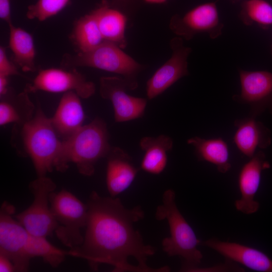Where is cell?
Wrapping results in <instances>:
<instances>
[{
  "label": "cell",
  "mask_w": 272,
  "mask_h": 272,
  "mask_svg": "<svg viewBox=\"0 0 272 272\" xmlns=\"http://www.w3.org/2000/svg\"><path fill=\"white\" fill-rule=\"evenodd\" d=\"M8 77L0 76V96H4L8 93Z\"/></svg>",
  "instance_id": "cell-32"
},
{
  "label": "cell",
  "mask_w": 272,
  "mask_h": 272,
  "mask_svg": "<svg viewBox=\"0 0 272 272\" xmlns=\"http://www.w3.org/2000/svg\"><path fill=\"white\" fill-rule=\"evenodd\" d=\"M73 37L81 52L91 50L104 41L92 12L77 22Z\"/></svg>",
  "instance_id": "cell-25"
},
{
  "label": "cell",
  "mask_w": 272,
  "mask_h": 272,
  "mask_svg": "<svg viewBox=\"0 0 272 272\" xmlns=\"http://www.w3.org/2000/svg\"><path fill=\"white\" fill-rule=\"evenodd\" d=\"M49 199L52 214L57 223L54 231L57 238L71 250L80 247L84 238L81 230L86 227L87 222V204L65 189L52 192Z\"/></svg>",
  "instance_id": "cell-6"
},
{
  "label": "cell",
  "mask_w": 272,
  "mask_h": 272,
  "mask_svg": "<svg viewBox=\"0 0 272 272\" xmlns=\"http://www.w3.org/2000/svg\"><path fill=\"white\" fill-rule=\"evenodd\" d=\"M139 145L144 152L141 169L152 174L162 173L167 164V154L173 148L172 139L164 134L157 137H145L141 139Z\"/></svg>",
  "instance_id": "cell-20"
},
{
  "label": "cell",
  "mask_w": 272,
  "mask_h": 272,
  "mask_svg": "<svg viewBox=\"0 0 272 272\" xmlns=\"http://www.w3.org/2000/svg\"><path fill=\"white\" fill-rule=\"evenodd\" d=\"M106 158L107 188L111 196L115 197L130 186L139 169L129 155L120 148L111 147Z\"/></svg>",
  "instance_id": "cell-16"
},
{
  "label": "cell",
  "mask_w": 272,
  "mask_h": 272,
  "mask_svg": "<svg viewBox=\"0 0 272 272\" xmlns=\"http://www.w3.org/2000/svg\"><path fill=\"white\" fill-rule=\"evenodd\" d=\"M172 50L170 58L159 67L147 81V96L153 99L165 91L182 78L188 76L187 58L192 51L183 43V39L177 36L170 42Z\"/></svg>",
  "instance_id": "cell-12"
},
{
  "label": "cell",
  "mask_w": 272,
  "mask_h": 272,
  "mask_svg": "<svg viewBox=\"0 0 272 272\" xmlns=\"http://www.w3.org/2000/svg\"><path fill=\"white\" fill-rule=\"evenodd\" d=\"M16 209L7 201L0 209V253L13 262L16 271H27L30 262L24 247L29 232L15 218Z\"/></svg>",
  "instance_id": "cell-11"
},
{
  "label": "cell",
  "mask_w": 272,
  "mask_h": 272,
  "mask_svg": "<svg viewBox=\"0 0 272 272\" xmlns=\"http://www.w3.org/2000/svg\"><path fill=\"white\" fill-rule=\"evenodd\" d=\"M233 1V2H235V1H239V0H232Z\"/></svg>",
  "instance_id": "cell-36"
},
{
  "label": "cell",
  "mask_w": 272,
  "mask_h": 272,
  "mask_svg": "<svg viewBox=\"0 0 272 272\" xmlns=\"http://www.w3.org/2000/svg\"><path fill=\"white\" fill-rule=\"evenodd\" d=\"M70 0H38L28 6L26 12L28 19L44 21L55 15L67 5Z\"/></svg>",
  "instance_id": "cell-27"
},
{
  "label": "cell",
  "mask_w": 272,
  "mask_h": 272,
  "mask_svg": "<svg viewBox=\"0 0 272 272\" xmlns=\"http://www.w3.org/2000/svg\"><path fill=\"white\" fill-rule=\"evenodd\" d=\"M11 140L19 154L31 159L37 177L45 176L54 169L62 140L39 104L29 121L14 125Z\"/></svg>",
  "instance_id": "cell-2"
},
{
  "label": "cell",
  "mask_w": 272,
  "mask_h": 272,
  "mask_svg": "<svg viewBox=\"0 0 272 272\" xmlns=\"http://www.w3.org/2000/svg\"><path fill=\"white\" fill-rule=\"evenodd\" d=\"M12 0H0V18L8 25L12 24L11 13Z\"/></svg>",
  "instance_id": "cell-30"
},
{
  "label": "cell",
  "mask_w": 272,
  "mask_h": 272,
  "mask_svg": "<svg viewBox=\"0 0 272 272\" xmlns=\"http://www.w3.org/2000/svg\"><path fill=\"white\" fill-rule=\"evenodd\" d=\"M238 72L241 91L233 95V100L248 106L250 117L256 118L264 112L272 114V73L242 69Z\"/></svg>",
  "instance_id": "cell-9"
},
{
  "label": "cell",
  "mask_w": 272,
  "mask_h": 272,
  "mask_svg": "<svg viewBox=\"0 0 272 272\" xmlns=\"http://www.w3.org/2000/svg\"><path fill=\"white\" fill-rule=\"evenodd\" d=\"M130 0H112V4L116 6H122L128 3Z\"/></svg>",
  "instance_id": "cell-33"
},
{
  "label": "cell",
  "mask_w": 272,
  "mask_h": 272,
  "mask_svg": "<svg viewBox=\"0 0 272 272\" xmlns=\"http://www.w3.org/2000/svg\"><path fill=\"white\" fill-rule=\"evenodd\" d=\"M9 27V47L13 52L14 60L24 72L35 71L36 53L32 35L13 23Z\"/></svg>",
  "instance_id": "cell-23"
},
{
  "label": "cell",
  "mask_w": 272,
  "mask_h": 272,
  "mask_svg": "<svg viewBox=\"0 0 272 272\" xmlns=\"http://www.w3.org/2000/svg\"><path fill=\"white\" fill-rule=\"evenodd\" d=\"M187 143L194 147L198 160L215 165L219 172L226 173L231 168L228 146L222 138L206 139L196 136L188 139Z\"/></svg>",
  "instance_id": "cell-21"
},
{
  "label": "cell",
  "mask_w": 272,
  "mask_h": 272,
  "mask_svg": "<svg viewBox=\"0 0 272 272\" xmlns=\"http://www.w3.org/2000/svg\"><path fill=\"white\" fill-rule=\"evenodd\" d=\"M0 271H16L15 266L12 261L6 256L0 253Z\"/></svg>",
  "instance_id": "cell-31"
},
{
  "label": "cell",
  "mask_w": 272,
  "mask_h": 272,
  "mask_svg": "<svg viewBox=\"0 0 272 272\" xmlns=\"http://www.w3.org/2000/svg\"><path fill=\"white\" fill-rule=\"evenodd\" d=\"M24 90L16 95L8 93L1 97L0 125H22L34 116L36 107Z\"/></svg>",
  "instance_id": "cell-22"
},
{
  "label": "cell",
  "mask_w": 272,
  "mask_h": 272,
  "mask_svg": "<svg viewBox=\"0 0 272 272\" xmlns=\"http://www.w3.org/2000/svg\"><path fill=\"white\" fill-rule=\"evenodd\" d=\"M271 55H272V45H271Z\"/></svg>",
  "instance_id": "cell-35"
},
{
  "label": "cell",
  "mask_w": 272,
  "mask_h": 272,
  "mask_svg": "<svg viewBox=\"0 0 272 272\" xmlns=\"http://www.w3.org/2000/svg\"><path fill=\"white\" fill-rule=\"evenodd\" d=\"M80 98L73 91L64 93L50 118L55 131L62 140L72 135L84 125L85 115Z\"/></svg>",
  "instance_id": "cell-17"
},
{
  "label": "cell",
  "mask_w": 272,
  "mask_h": 272,
  "mask_svg": "<svg viewBox=\"0 0 272 272\" xmlns=\"http://www.w3.org/2000/svg\"><path fill=\"white\" fill-rule=\"evenodd\" d=\"M29 189L33 195L32 204L15 216L16 220L31 234L39 237L51 236L57 227L49 205V195L56 185L50 178L37 177L31 181Z\"/></svg>",
  "instance_id": "cell-7"
},
{
  "label": "cell",
  "mask_w": 272,
  "mask_h": 272,
  "mask_svg": "<svg viewBox=\"0 0 272 272\" xmlns=\"http://www.w3.org/2000/svg\"><path fill=\"white\" fill-rule=\"evenodd\" d=\"M20 75L17 67L9 59L5 49L0 47V76L8 77Z\"/></svg>",
  "instance_id": "cell-29"
},
{
  "label": "cell",
  "mask_w": 272,
  "mask_h": 272,
  "mask_svg": "<svg viewBox=\"0 0 272 272\" xmlns=\"http://www.w3.org/2000/svg\"><path fill=\"white\" fill-rule=\"evenodd\" d=\"M128 85L123 78L102 77L99 80L100 96L112 103L116 122L137 119L144 114L147 99L129 95L126 93Z\"/></svg>",
  "instance_id": "cell-13"
},
{
  "label": "cell",
  "mask_w": 272,
  "mask_h": 272,
  "mask_svg": "<svg viewBox=\"0 0 272 272\" xmlns=\"http://www.w3.org/2000/svg\"><path fill=\"white\" fill-rule=\"evenodd\" d=\"M236 130L233 142L244 155L252 157L257 149H266L271 143L270 129L256 118L247 117L236 119L234 122Z\"/></svg>",
  "instance_id": "cell-18"
},
{
  "label": "cell",
  "mask_w": 272,
  "mask_h": 272,
  "mask_svg": "<svg viewBox=\"0 0 272 272\" xmlns=\"http://www.w3.org/2000/svg\"><path fill=\"white\" fill-rule=\"evenodd\" d=\"M24 251L29 260L36 257L42 258L44 262L53 267L59 266L67 255L72 256L71 250L66 251L51 244L45 237H39L29 233Z\"/></svg>",
  "instance_id": "cell-24"
},
{
  "label": "cell",
  "mask_w": 272,
  "mask_h": 272,
  "mask_svg": "<svg viewBox=\"0 0 272 272\" xmlns=\"http://www.w3.org/2000/svg\"><path fill=\"white\" fill-rule=\"evenodd\" d=\"M121 49L116 44L104 40L91 50L65 54L62 57L61 64L71 69L94 67L121 75L128 89L134 90L138 87L137 75L143 66Z\"/></svg>",
  "instance_id": "cell-5"
},
{
  "label": "cell",
  "mask_w": 272,
  "mask_h": 272,
  "mask_svg": "<svg viewBox=\"0 0 272 272\" xmlns=\"http://www.w3.org/2000/svg\"><path fill=\"white\" fill-rule=\"evenodd\" d=\"M92 13L103 39L116 44L122 49L125 48L127 44L125 37V16L119 10L111 8L105 1Z\"/></svg>",
  "instance_id": "cell-19"
},
{
  "label": "cell",
  "mask_w": 272,
  "mask_h": 272,
  "mask_svg": "<svg viewBox=\"0 0 272 272\" xmlns=\"http://www.w3.org/2000/svg\"><path fill=\"white\" fill-rule=\"evenodd\" d=\"M88 218L83 244L71 250L72 256L86 259L91 268L100 264L113 267V271L165 272L168 266L153 268L147 258L155 249L143 242L133 223L144 218L141 207L127 209L118 198L103 197L93 191L87 203Z\"/></svg>",
  "instance_id": "cell-1"
},
{
  "label": "cell",
  "mask_w": 272,
  "mask_h": 272,
  "mask_svg": "<svg viewBox=\"0 0 272 272\" xmlns=\"http://www.w3.org/2000/svg\"><path fill=\"white\" fill-rule=\"evenodd\" d=\"M269 168L270 164L261 151L256 152L242 167L238 179L240 197L235 202L237 211L250 215L258 210L259 203L255 199V195L259 187L262 171Z\"/></svg>",
  "instance_id": "cell-14"
},
{
  "label": "cell",
  "mask_w": 272,
  "mask_h": 272,
  "mask_svg": "<svg viewBox=\"0 0 272 272\" xmlns=\"http://www.w3.org/2000/svg\"><path fill=\"white\" fill-rule=\"evenodd\" d=\"M200 244L216 251L226 259L253 270L272 272V259L258 249L238 243L223 241L217 238L201 241Z\"/></svg>",
  "instance_id": "cell-15"
},
{
  "label": "cell",
  "mask_w": 272,
  "mask_h": 272,
  "mask_svg": "<svg viewBox=\"0 0 272 272\" xmlns=\"http://www.w3.org/2000/svg\"><path fill=\"white\" fill-rule=\"evenodd\" d=\"M146 3L150 4H161L164 3L168 0H144Z\"/></svg>",
  "instance_id": "cell-34"
},
{
  "label": "cell",
  "mask_w": 272,
  "mask_h": 272,
  "mask_svg": "<svg viewBox=\"0 0 272 272\" xmlns=\"http://www.w3.org/2000/svg\"><path fill=\"white\" fill-rule=\"evenodd\" d=\"M109 139L106 122L101 118H95L72 135L62 140L54 169L65 172L72 163L76 165L81 174L92 176L98 161L106 157L111 148Z\"/></svg>",
  "instance_id": "cell-3"
},
{
  "label": "cell",
  "mask_w": 272,
  "mask_h": 272,
  "mask_svg": "<svg viewBox=\"0 0 272 272\" xmlns=\"http://www.w3.org/2000/svg\"><path fill=\"white\" fill-rule=\"evenodd\" d=\"M24 90L28 93L38 91L64 93L73 91L81 98L87 99L94 95L96 86L75 68L69 70L50 68L39 71Z\"/></svg>",
  "instance_id": "cell-10"
},
{
  "label": "cell",
  "mask_w": 272,
  "mask_h": 272,
  "mask_svg": "<svg viewBox=\"0 0 272 272\" xmlns=\"http://www.w3.org/2000/svg\"><path fill=\"white\" fill-rule=\"evenodd\" d=\"M171 30L186 40L200 33L208 34L215 39L222 34L224 24L221 21L217 5L214 2L199 5L183 16L174 15L169 23Z\"/></svg>",
  "instance_id": "cell-8"
},
{
  "label": "cell",
  "mask_w": 272,
  "mask_h": 272,
  "mask_svg": "<svg viewBox=\"0 0 272 272\" xmlns=\"http://www.w3.org/2000/svg\"><path fill=\"white\" fill-rule=\"evenodd\" d=\"M239 18L246 26L257 24L269 28L272 26V5L264 0H246L242 4Z\"/></svg>",
  "instance_id": "cell-26"
},
{
  "label": "cell",
  "mask_w": 272,
  "mask_h": 272,
  "mask_svg": "<svg viewBox=\"0 0 272 272\" xmlns=\"http://www.w3.org/2000/svg\"><path fill=\"white\" fill-rule=\"evenodd\" d=\"M227 262L224 263L218 264L217 265L201 267L199 266L190 268L186 270V271H244V269L242 267L237 265L229 260L227 259Z\"/></svg>",
  "instance_id": "cell-28"
},
{
  "label": "cell",
  "mask_w": 272,
  "mask_h": 272,
  "mask_svg": "<svg viewBox=\"0 0 272 272\" xmlns=\"http://www.w3.org/2000/svg\"><path fill=\"white\" fill-rule=\"evenodd\" d=\"M155 218L168 222L170 235L163 240L162 248L169 256H179L184 260L181 271L199 266L203 256L197 247L201 241L178 210L172 189L164 192L162 203L157 208Z\"/></svg>",
  "instance_id": "cell-4"
}]
</instances>
